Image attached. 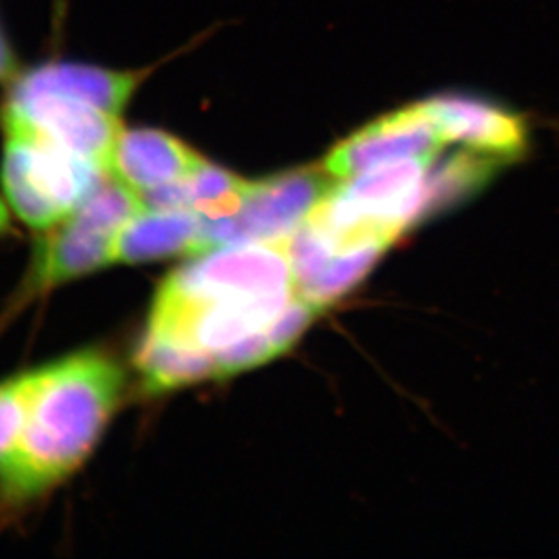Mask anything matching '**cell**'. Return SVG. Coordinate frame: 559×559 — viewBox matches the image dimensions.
<instances>
[{"mask_svg": "<svg viewBox=\"0 0 559 559\" xmlns=\"http://www.w3.org/2000/svg\"><path fill=\"white\" fill-rule=\"evenodd\" d=\"M5 142L0 181L11 211L35 230H49L68 219L106 173L29 123L2 115Z\"/></svg>", "mask_w": 559, "mask_h": 559, "instance_id": "obj_2", "label": "cell"}, {"mask_svg": "<svg viewBox=\"0 0 559 559\" xmlns=\"http://www.w3.org/2000/svg\"><path fill=\"white\" fill-rule=\"evenodd\" d=\"M2 115L29 123L60 147L109 175L112 153L123 132L122 120L117 115L55 93L10 95Z\"/></svg>", "mask_w": 559, "mask_h": 559, "instance_id": "obj_7", "label": "cell"}, {"mask_svg": "<svg viewBox=\"0 0 559 559\" xmlns=\"http://www.w3.org/2000/svg\"><path fill=\"white\" fill-rule=\"evenodd\" d=\"M437 158L429 164L426 176L424 217L445 211L464 198H469L473 192L491 180L492 173L498 167L507 164L503 159L478 153L473 148L449 154L438 162Z\"/></svg>", "mask_w": 559, "mask_h": 559, "instance_id": "obj_13", "label": "cell"}, {"mask_svg": "<svg viewBox=\"0 0 559 559\" xmlns=\"http://www.w3.org/2000/svg\"><path fill=\"white\" fill-rule=\"evenodd\" d=\"M335 183L337 180L322 167L286 170L250 181L236 214L223 219L203 217V253L228 245L285 241L307 222Z\"/></svg>", "mask_w": 559, "mask_h": 559, "instance_id": "obj_5", "label": "cell"}, {"mask_svg": "<svg viewBox=\"0 0 559 559\" xmlns=\"http://www.w3.org/2000/svg\"><path fill=\"white\" fill-rule=\"evenodd\" d=\"M13 76H15V59H13L10 46L5 43L4 35L0 33V80L8 82Z\"/></svg>", "mask_w": 559, "mask_h": 559, "instance_id": "obj_15", "label": "cell"}, {"mask_svg": "<svg viewBox=\"0 0 559 559\" xmlns=\"http://www.w3.org/2000/svg\"><path fill=\"white\" fill-rule=\"evenodd\" d=\"M443 143H462L465 148L495 158L516 159L527 145L522 118L478 96L442 95L423 102Z\"/></svg>", "mask_w": 559, "mask_h": 559, "instance_id": "obj_8", "label": "cell"}, {"mask_svg": "<svg viewBox=\"0 0 559 559\" xmlns=\"http://www.w3.org/2000/svg\"><path fill=\"white\" fill-rule=\"evenodd\" d=\"M68 0H55V27H62Z\"/></svg>", "mask_w": 559, "mask_h": 559, "instance_id": "obj_17", "label": "cell"}, {"mask_svg": "<svg viewBox=\"0 0 559 559\" xmlns=\"http://www.w3.org/2000/svg\"><path fill=\"white\" fill-rule=\"evenodd\" d=\"M206 164L180 138L158 129H131L118 138L109 175L138 194L187 180Z\"/></svg>", "mask_w": 559, "mask_h": 559, "instance_id": "obj_9", "label": "cell"}, {"mask_svg": "<svg viewBox=\"0 0 559 559\" xmlns=\"http://www.w3.org/2000/svg\"><path fill=\"white\" fill-rule=\"evenodd\" d=\"M296 294L285 241L239 243L195 255L162 283L154 302L195 305Z\"/></svg>", "mask_w": 559, "mask_h": 559, "instance_id": "obj_4", "label": "cell"}, {"mask_svg": "<svg viewBox=\"0 0 559 559\" xmlns=\"http://www.w3.org/2000/svg\"><path fill=\"white\" fill-rule=\"evenodd\" d=\"M38 380L40 370L26 371L0 382V459L21 435Z\"/></svg>", "mask_w": 559, "mask_h": 559, "instance_id": "obj_14", "label": "cell"}, {"mask_svg": "<svg viewBox=\"0 0 559 559\" xmlns=\"http://www.w3.org/2000/svg\"><path fill=\"white\" fill-rule=\"evenodd\" d=\"M143 211L140 194L107 175L68 219L44 230L29 286L48 290L115 264L112 250L118 234Z\"/></svg>", "mask_w": 559, "mask_h": 559, "instance_id": "obj_3", "label": "cell"}, {"mask_svg": "<svg viewBox=\"0 0 559 559\" xmlns=\"http://www.w3.org/2000/svg\"><path fill=\"white\" fill-rule=\"evenodd\" d=\"M203 217L190 209H145L118 234L115 263L138 264L201 255Z\"/></svg>", "mask_w": 559, "mask_h": 559, "instance_id": "obj_11", "label": "cell"}, {"mask_svg": "<svg viewBox=\"0 0 559 559\" xmlns=\"http://www.w3.org/2000/svg\"><path fill=\"white\" fill-rule=\"evenodd\" d=\"M147 73L143 71H112L84 63H46L16 79L11 95L55 93L73 96L122 117L123 109Z\"/></svg>", "mask_w": 559, "mask_h": 559, "instance_id": "obj_10", "label": "cell"}, {"mask_svg": "<svg viewBox=\"0 0 559 559\" xmlns=\"http://www.w3.org/2000/svg\"><path fill=\"white\" fill-rule=\"evenodd\" d=\"M11 230L10 211L4 201L0 200V238Z\"/></svg>", "mask_w": 559, "mask_h": 559, "instance_id": "obj_16", "label": "cell"}, {"mask_svg": "<svg viewBox=\"0 0 559 559\" xmlns=\"http://www.w3.org/2000/svg\"><path fill=\"white\" fill-rule=\"evenodd\" d=\"M442 147V136L420 102L388 112L337 143L322 162V169L333 180H348L379 165L435 159Z\"/></svg>", "mask_w": 559, "mask_h": 559, "instance_id": "obj_6", "label": "cell"}, {"mask_svg": "<svg viewBox=\"0 0 559 559\" xmlns=\"http://www.w3.org/2000/svg\"><path fill=\"white\" fill-rule=\"evenodd\" d=\"M134 366L142 374L145 390L151 393H165L217 379L216 360L211 354L147 333L138 346Z\"/></svg>", "mask_w": 559, "mask_h": 559, "instance_id": "obj_12", "label": "cell"}, {"mask_svg": "<svg viewBox=\"0 0 559 559\" xmlns=\"http://www.w3.org/2000/svg\"><path fill=\"white\" fill-rule=\"evenodd\" d=\"M123 371L100 352L40 368L26 423L0 459V516L53 491L84 464L122 399Z\"/></svg>", "mask_w": 559, "mask_h": 559, "instance_id": "obj_1", "label": "cell"}]
</instances>
